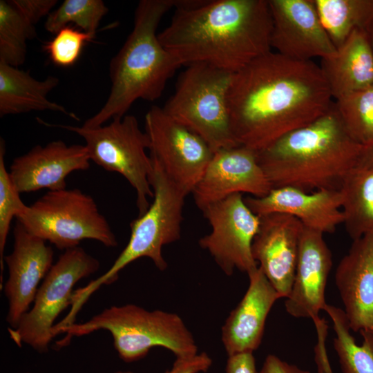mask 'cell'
Segmentation results:
<instances>
[{"label": "cell", "mask_w": 373, "mask_h": 373, "mask_svg": "<svg viewBox=\"0 0 373 373\" xmlns=\"http://www.w3.org/2000/svg\"><path fill=\"white\" fill-rule=\"evenodd\" d=\"M332 95L319 66L271 50L235 72L228 104L233 136L257 152L325 114Z\"/></svg>", "instance_id": "cell-1"}, {"label": "cell", "mask_w": 373, "mask_h": 373, "mask_svg": "<svg viewBox=\"0 0 373 373\" xmlns=\"http://www.w3.org/2000/svg\"><path fill=\"white\" fill-rule=\"evenodd\" d=\"M267 0H177L158 38L182 64L204 63L235 73L271 51Z\"/></svg>", "instance_id": "cell-2"}, {"label": "cell", "mask_w": 373, "mask_h": 373, "mask_svg": "<svg viewBox=\"0 0 373 373\" xmlns=\"http://www.w3.org/2000/svg\"><path fill=\"white\" fill-rule=\"evenodd\" d=\"M363 146L350 135L333 102L318 119L283 135L256 155L272 189L340 190L356 166Z\"/></svg>", "instance_id": "cell-3"}, {"label": "cell", "mask_w": 373, "mask_h": 373, "mask_svg": "<svg viewBox=\"0 0 373 373\" xmlns=\"http://www.w3.org/2000/svg\"><path fill=\"white\" fill-rule=\"evenodd\" d=\"M177 0H141L134 14L133 28L109 64L108 97L101 109L82 125L95 128L110 119L122 117L137 99H159L168 80L182 66L161 44L157 28Z\"/></svg>", "instance_id": "cell-4"}, {"label": "cell", "mask_w": 373, "mask_h": 373, "mask_svg": "<svg viewBox=\"0 0 373 373\" xmlns=\"http://www.w3.org/2000/svg\"><path fill=\"white\" fill-rule=\"evenodd\" d=\"M101 329L111 333L114 347L125 362L140 360L156 347L171 351L177 358L198 353L193 336L179 315L160 309L148 311L134 304L111 306L84 323L58 329L56 336H66L56 345L64 347L73 337Z\"/></svg>", "instance_id": "cell-5"}, {"label": "cell", "mask_w": 373, "mask_h": 373, "mask_svg": "<svg viewBox=\"0 0 373 373\" xmlns=\"http://www.w3.org/2000/svg\"><path fill=\"white\" fill-rule=\"evenodd\" d=\"M152 162L150 178L153 191L152 203L144 214L131 222L129 240L109 269L86 286L74 290L68 312L70 317L76 318L89 297L101 286L116 281L121 270L132 262L146 257L159 270L166 269L162 247L181 237L183 207L187 195L167 177L157 163L153 160Z\"/></svg>", "instance_id": "cell-6"}, {"label": "cell", "mask_w": 373, "mask_h": 373, "mask_svg": "<svg viewBox=\"0 0 373 373\" xmlns=\"http://www.w3.org/2000/svg\"><path fill=\"white\" fill-rule=\"evenodd\" d=\"M186 66L164 111L200 136L213 152L239 146L231 131L228 104L234 73L204 63Z\"/></svg>", "instance_id": "cell-7"}, {"label": "cell", "mask_w": 373, "mask_h": 373, "mask_svg": "<svg viewBox=\"0 0 373 373\" xmlns=\"http://www.w3.org/2000/svg\"><path fill=\"white\" fill-rule=\"evenodd\" d=\"M16 218L29 233L60 250L78 247L86 239L107 247L117 245L94 199L78 189L48 191Z\"/></svg>", "instance_id": "cell-8"}, {"label": "cell", "mask_w": 373, "mask_h": 373, "mask_svg": "<svg viewBox=\"0 0 373 373\" xmlns=\"http://www.w3.org/2000/svg\"><path fill=\"white\" fill-rule=\"evenodd\" d=\"M83 137L90 160L108 171L122 175L136 192L139 216L144 214L153 198L150 183L153 162L146 154L150 142L137 118L131 115L113 119L95 128L54 124Z\"/></svg>", "instance_id": "cell-9"}, {"label": "cell", "mask_w": 373, "mask_h": 373, "mask_svg": "<svg viewBox=\"0 0 373 373\" xmlns=\"http://www.w3.org/2000/svg\"><path fill=\"white\" fill-rule=\"evenodd\" d=\"M99 265L97 258L79 246L65 250L39 285L31 309L15 328L8 327L14 343L19 347L25 343L39 353L46 352L54 338V323L70 305L75 285L95 273Z\"/></svg>", "instance_id": "cell-10"}, {"label": "cell", "mask_w": 373, "mask_h": 373, "mask_svg": "<svg viewBox=\"0 0 373 373\" xmlns=\"http://www.w3.org/2000/svg\"><path fill=\"white\" fill-rule=\"evenodd\" d=\"M144 131L151 160L186 195L191 193L213 157L211 148L158 106L146 113Z\"/></svg>", "instance_id": "cell-11"}, {"label": "cell", "mask_w": 373, "mask_h": 373, "mask_svg": "<svg viewBox=\"0 0 373 373\" xmlns=\"http://www.w3.org/2000/svg\"><path fill=\"white\" fill-rule=\"evenodd\" d=\"M201 211L211 232L199 240L227 276L236 269L247 274L258 266L252 255V243L260 226V217L247 205L241 193L210 204Z\"/></svg>", "instance_id": "cell-12"}, {"label": "cell", "mask_w": 373, "mask_h": 373, "mask_svg": "<svg viewBox=\"0 0 373 373\" xmlns=\"http://www.w3.org/2000/svg\"><path fill=\"white\" fill-rule=\"evenodd\" d=\"M271 47L302 61L333 56L337 48L323 27L314 0H269Z\"/></svg>", "instance_id": "cell-13"}, {"label": "cell", "mask_w": 373, "mask_h": 373, "mask_svg": "<svg viewBox=\"0 0 373 373\" xmlns=\"http://www.w3.org/2000/svg\"><path fill=\"white\" fill-rule=\"evenodd\" d=\"M271 186L260 166L256 152L243 146L215 151L192 191L196 206H206L236 193L262 197Z\"/></svg>", "instance_id": "cell-14"}, {"label": "cell", "mask_w": 373, "mask_h": 373, "mask_svg": "<svg viewBox=\"0 0 373 373\" xmlns=\"http://www.w3.org/2000/svg\"><path fill=\"white\" fill-rule=\"evenodd\" d=\"M12 252L3 261L8 278L3 287L8 300L6 321L15 328L33 303L39 283L52 266L54 251L43 239L29 233L17 221Z\"/></svg>", "instance_id": "cell-15"}, {"label": "cell", "mask_w": 373, "mask_h": 373, "mask_svg": "<svg viewBox=\"0 0 373 373\" xmlns=\"http://www.w3.org/2000/svg\"><path fill=\"white\" fill-rule=\"evenodd\" d=\"M260 217L252 243V255L268 280L282 298L291 290L303 224L288 214L271 213Z\"/></svg>", "instance_id": "cell-16"}, {"label": "cell", "mask_w": 373, "mask_h": 373, "mask_svg": "<svg viewBox=\"0 0 373 373\" xmlns=\"http://www.w3.org/2000/svg\"><path fill=\"white\" fill-rule=\"evenodd\" d=\"M90 161L85 145H67L62 140H55L45 146H35L15 157L9 174L20 193L41 189L56 191L66 189V178L73 171L88 169Z\"/></svg>", "instance_id": "cell-17"}, {"label": "cell", "mask_w": 373, "mask_h": 373, "mask_svg": "<svg viewBox=\"0 0 373 373\" xmlns=\"http://www.w3.org/2000/svg\"><path fill=\"white\" fill-rule=\"evenodd\" d=\"M332 266V252L323 233L304 227L294 283L285 303L289 315L311 318L316 327L323 323L318 314L327 305L325 293Z\"/></svg>", "instance_id": "cell-18"}, {"label": "cell", "mask_w": 373, "mask_h": 373, "mask_svg": "<svg viewBox=\"0 0 373 373\" xmlns=\"http://www.w3.org/2000/svg\"><path fill=\"white\" fill-rule=\"evenodd\" d=\"M245 201L258 216L288 214L298 219L305 227L323 234L334 233L344 220L339 190L305 192L294 187H280L271 189L262 197L247 196Z\"/></svg>", "instance_id": "cell-19"}, {"label": "cell", "mask_w": 373, "mask_h": 373, "mask_svg": "<svg viewBox=\"0 0 373 373\" xmlns=\"http://www.w3.org/2000/svg\"><path fill=\"white\" fill-rule=\"evenodd\" d=\"M350 328L373 334V232L354 240L335 272Z\"/></svg>", "instance_id": "cell-20"}, {"label": "cell", "mask_w": 373, "mask_h": 373, "mask_svg": "<svg viewBox=\"0 0 373 373\" xmlns=\"http://www.w3.org/2000/svg\"><path fill=\"white\" fill-rule=\"evenodd\" d=\"M249 287L222 327V341L228 354L254 352L261 343L267 317L282 298L258 267L248 274Z\"/></svg>", "instance_id": "cell-21"}, {"label": "cell", "mask_w": 373, "mask_h": 373, "mask_svg": "<svg viewBox=\"0 0 373 373\" xmlns=\"http://www.w3.org/2000/svg\"><path fill=\"white\" fill-rule=\"evenodd\" d=\"M320 67L335 99L372 86L373 50L366 32L355 30Z\"/></svg>", "instance_id": "cell-22"}, {"label": "cell", "mask_w": 373, "mask_h": 373, "mask_svg": "<svg viewBox=\"0 0 373 373\" xmlns=\"http://www.w3.org/2000/svg\"><path fill=\"white\" fill-rule=\"evenodd\" d=\"M59 83L58 77L35 79L25 71L0 61V116L17 115L32 111L60 112L77 119L75 113L48 99V95Z\"/></svg>", "instance_id": "cell-23"}, {"label": "cell", "mask_w": 373, "mask_h": 373, "mask_svg": "<svg viewBox=\"0 0 373 373\" xmlns=\"http://www.w3.org/2000/svg\"><path fill=\"white\" fill-rule=\"evenodd\" d=\"M339 191L349 236L354 240L373 232V169H353Z\"/></svg>", "instance_id": "cell-24"}, {"label": "cell", "mask_w": 373, "mask_h": 373, "mask_svg": "<svg viewBox=\"0 0 373 373\" xmlns=\"http://www.w3.org/2000/svg\"><path fill=\"white\" fill-rule=\"evenodd\" d=\"M321 23L336 48L355 30L373 21V0H314Z\"/></svg>", "instance_id": "cell-25"}, {"label": "cell", "mask_w": 373, "mask_h": 373, "mask_svg": "<svg viewBox=\"0 0 373 373\" xmlns=\"http://www.w3.org/2000/svg\"><path fill=\"white\" fill-rule=\"evenodd\" d=\"M324 311L333 322L334 348L343 373H373V334L360 332L363 341L358 345L350 333L344 311L327 304Z\"/></svg>", "instance_id": "cell-26"}, {"label": "cell", "mask_w": 373, "mask_h": 373, "mask_svg": "<svg viewBox=\"0 0 373 373\" xmlns=\"http://www.w3.org/2000/svg\"><path fill=\"white\" fill-rule=\"evenodd\" d=\"M37 35L35 25L13 4L0 1V61L15 67L26 58L27 41Z\"/></svg>", "instance_id": "cell-27"}, {"label": "cell", "mask_w": 373, "mask_h": 373, "mask_svg": "<svg viewBox=\"0 0 373 373\" xmlns=\"http://www.w3.org/2000/svg\"><path fill=\"white\" fill-rule=\"evenodd\" d=\"M335 107L350 135L361 145L373 143V86L336 99Z\"/></svg>", "instance_id": "cell-28"}, {"label": "cell", "mask_w": 373, "mask_h": 373, "mask_svg": "<svg viewBox=\"0 0 373 373\" xmlns=\"http://www.w3.org/2000/svg\"><path fill=\"white\" fill-rule=\"evenodd\" d=\"M108 9L102 0H65L46 18V31L55 35L69 23L81 30L96 35V30Z\"/></svg>", "instance_id": "cell-29"}, {"label": "cell", "mask_w": 373, "mask_h": 373, "mask_svg": "<svg viewBox=\"0 0 373 373\" xmlns=\"http://www.w3.org/2000/svg\"><path fill=\"white\" fill-rule=\"evenodd\" d=\"M6 144L0 140V267L1 288L3 271L4 250L14 217L21 213L26 205L20 198V193L15 188L5 164Z\"/></svg>", "instance_id": "cell-30"}, {"label": "cell", "mask_w": 373, "mask_h": 373, "mask_svg": "<svg viewBox=\"0 0 373 373\" xmlns=\"http://www.w3.org/2000/svg\"><path fill=\"white\" fill-rule=\"evenodd\" d=\"M95 37L68 26L57 32L43 48L54 64L68 67L77 61L86 43L91 41Z\"/></svg>", "instance_id": "cell-31"}, {"label": "cell", "mask_w": 373, "mask_h": 373, "mask_svg": "<svg viewBox=\"0 0 373 373\" xmlns=\"http://www.w3.org/2000/svg\"><path fill=\"white\" fill-rule=\"evenodd\" d=\"M12 2L34 25L48 16L57 3V0H12Z\"/></svg>", "instance_id": "cell-32"}, {"label": "cell", "mask_w": 373, "mask_h": 373, "mask_svg": "<svg viewBox=\"0 0 373 373\" xmlns=\"http://www.w3.org/2000/svg\"><path fill=\"white\" fill-rule=\"evenodd\" d=\"M212 365L211 357L206 352L177 358L172 368L165 373H199L207 372Z\"/></svg>", "instance_id": "cell-33"}, {"label": "cell", "mask_w": 373, "mask_h": 373, "mask_svg": "<svg viewBox=\"0 0 373 373\" xmlns=\"http://www.w3.org/2000/svg\"><path fill=\"white\" fill-rule=\"evenodd\" d=\"M225 373H258L252 352L229 356Z\"/></svg>", "instance_id": "cell-34"}, {"label": "cell", "mask_w": 373, "mask_h": 373, "mask_svg": "<svg viewBox=\"0 0 373 373\" xmlns=\"http://www.w3.org/2000/svg\"><path fill=\"white\" fill-rule=\"evenodd\" d=\"M258 373H311L298 366L289 364L276 355L269 354Z\"/></svg>", "instance_id": "cell-35"}, {"label": "cell", "mask_w": 373, "mask_h": 373, "mask_svg": "<svg viewBox=\"0 0 373 373\" xmlns=\"http://www.w3.org/2000/svg\"><path fill=\"white\" fill-rule=\"evenodd\" d=\"M355 168L373 169V143L363 146Z\"/></svg>", "instance_id": "cell-36"}, {"label": "cell", "mask_w": 373, "mask_h": 373, "mask_svg": "<svg viewBox=\"0 0 373 373\" xmlns=\"http://www.w3.org/2000/svg\"><path fill=\"white\" fill-rule=\"evenodd\" d=\"M365 32L367 33L370 44L373 50V21H372Z\"/></svg>", "instance_id": "cell-37"}, {"label": "cell", "mask_w": 373, "mask_h": 373, "mask_svg": "<svg viewBox=\"0 0 373 373\" xmlns=\"http://www.w3.org/2000/svg\"><path fill=\"white\" fill-rule=\"evenodd\" d=\"M116 373H133L132 372H130V371H118Z\"/></svg>", "instance_id": "cell-38"}, {"label": "cell", "mask_w": 373, "mask_h": 373, "mask_svg": "<svg viewBox=\"0 0 373 373\" xmlns=\"http://www.w3.org/2000/svg\"><path fill=\"white\" fill-rule=\"evenodd\" d=\"M25 373H30V372H25Z\"/></svg>", "instance_id": "cell-39"}]
</instances>
